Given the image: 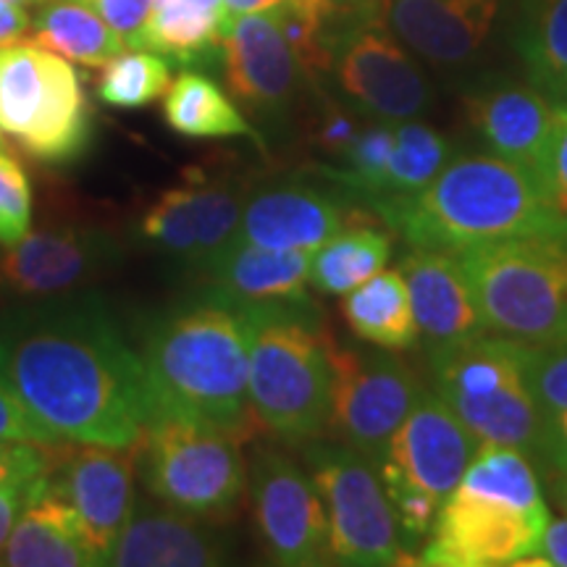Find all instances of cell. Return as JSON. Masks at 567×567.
I'll use <instances>...</instances> for the list:
<instances>
[{"mask_svg":"<svg viewBox=\"0 0 567 567\" xmlns=\"http://www.w3.org/2000/svg\"><path fill=\"white\" fill-rule=\"evenodd\" d=\"M0 375L74 444L130 446L155 415L142 358L101 295L30 297L0 310Z\"/></svg>","mask_w":567,"mask_h":567,"instance_id":"cell-1","label":"cell"},{"mask_svg":"<svg viewBox=\"0 0 567 567\" xmlns=\"http://www.w3.org/2000/svg\"><path fill=\"white\" fill-rule=\"evenodd\" d=\"M371 210L421 250L463 252L499 239L567 234L542 176L494 153L452 155L415 195Z\"/></svg>","mask_w":567,"mask_h":567,"instance_id":"cell-2","label":"cell"},{"mask_svg":"<svg viewBox=\"0 0 567 567\" xmlns=\"http://www.w3.org/2000/svg\"><path fill=\"white\" fill-rule=\"evenodd\" d=\"M155 415L193 417L247 436V326L237 302L208 289L200 300L168 310L142 347Z\"/></svg>","mask_w":567,"mask_h":567,"instance_id":"cell-3","label":"cell"},{"mask_svg":"<svg viewBox=\"0 0 567 567\" xmlns=\"http://www.w3.org/2000/svg\"><path fill=\"white\" fill-rule=\"evenodd\" d=\"M234 302V300H231ZM247 326V394L252 421L287 446H302L329 425L334 337L308 295L237 302Z\"/></svg>","mask_w":567,"mask_h":567,"instance_id":"cell-4","label":"cell"},{"mask_svg":"<svg viewBox=\"0 0 567 567\" xmlns=\"http://www.w3.org/2000/svg\"><path fill=\"white\" fill-rule=\"evenodd\" d=\"M434 392L478 446H513L547 471L551 417L530 384V344L486 334L429 352Z\"/></svg>","mask_w":567,"mask_h":567,"instance_id":"cell-5","label":"cell"},{"mask_svg":"<svg viewBox=\"0 0 567 567\" xmlns=\"http://www.w3.org/2000/svg\"><path fill=\"white\" fill-rule=\"evenodd\" d=\"M457 255L486 331L526 344L567 339V234L499 239Z\"/></svg>","mask_w":567,"mask_h":567,"instance_id":"cell-6","label":"cell"},{"mask_svg":"<svg viewBox=\"0 0 567 567\" xmlns=\"http://www.w3.org/2000/svg\"><path fill=\"white\" fill-rule=\"evenodd\" d=\"M0 130L34 161L82 158L92 111L76 69L32 40L0 48Z\"/></svg>","mask_w":567,"mask_h":567,"instance_id":"cell-7","label":"cell"},{"mask_svg":"<svg viewBox=\"0 0 567 567\" xmlns=\"http://www.w3.org/2000/svg\"><path fill=\"white\" fill-rule=\"evenodd\" d=\"M243 434L193 417L158 415L140 436L147 492L182 513L221 520L243 502Z\"/></svg>","mask_w":567,"mask_h":567,"instance_id":"cell-8","label":"cell"},{"mask_svg":"<svg viewBox=\"0 0 567 567\" xmlns=\"http://www.w3.org/2000/svg\"><path fill=\"white\" fill-rule=\"evenodd\" d=\"M302 460L329 517L331 557L339 565L389 567L410 563L394 507L371 457L342 442L302 444Z\"/></svg>","mask_w":567,"mask_h":567,"instance_id":"cell-9","label":"cell"},{"mask_svg":"<svg viewBox=\"0 0 567 567\" xmlns=\"http://www.w3.org/2000/svg\"><path fill=\"white\" fill-rule=\"evenodd\" d=\"M331 413L326 431L375 465L421 396L417 373L392 350L331 342Z\"/></svg>","mask_w":567,"mask_h":567,"instance_id":"cell-10","label":"cell"},{"mask_svg":"<svg viewBox=\"0 0 567 567\" xmlns=\"http://www.w3.org/2000/svg\"><path fill=\"white\" fill-rule=\"evenodd\" d=\"M252 520L274 565L316 567L334 563L329 517L313 478L274 444H258L247 465Z\"/></svg>","mask_w":567,"mask_h":567,"instance_id":"cell-11","label":"cell"},{"mask_svg":"<svg viewBox=\"0 0 567 567\" xmlns=\"http://www.w3.org/2000/svg\"><path fill=\"white\" fill-rule=\"evenodd\" d=\"M329 51V71L337 76L339 90L368 116L394 124L410 122L434 101L413 55L373 13L331 32Z\"/></svg>","mask_w":567,"mask_h":567,"instance_id":"cell-12","label":"cell"},{"mask_svg":"<svg viewBox=\"0 0 567 567\" xmlns=\"http://www.w3.org/2000/svg\"><path fill=\"white\" fill-rule=\"evenodd\" d=\"M140 442L130 446H59L51 467V488L66 499L101 565H111L118 538L134 513V471Z\"/></svg>","mask_w":567,"mask_h":567,"instance_id":"cell-13","label":"cell"},{"mask_svg":"<svg viewBox=\"0 0 567 567\" xmlns=\"http://www.w3.org/2000/svg\"><path fill=\"white\" fill-rule=\"evenodd\" d=\"M547 523L481 496L452 492L439 509L429 542L417 551L425 567H502L536 555Z\"/></svg>","mask_w":567,"mask_h":567,"instance_id":"cell-14","label":"cell"},{"mask_svg":"<svg viewBox=\"0 0 567 567\" xmlns=\"http://www.w3.org/2000/svg\"><path fill=\"white\" fill-rule=\"evenodd\" d=\"M124 245L97 226L27 234L0 255V289L19 297L66 295L124 264Z\"/></svg>","mask_w":567,"mask_h":567,"instance_id":"cell-15","label":"cell"},{"mask_svg":"<svg viewBox=\"0 0 567 567\" xmlns=\"http://www.w3.org/2000/svg\"><path fill=\"white\" fill-rule=\"evenodd\" d=\"M476 452V436L455 410L436 392L423 389L379 460V473L384 481H402L444 502L463 481Z\"/></svg>","mask_w":567,"mask_h":567,"instance_id":"cell-16","label":"cell"},{"mask_svg":"<svg viewBox=\"0 0 567 567\" xmlns=\"http://www.w3.org/2000/svg\"><path fill=\"white\" fill-rule=\"evenodd\" d=\"M363 210H350L339 195L308 179H274L250 187L243 221L234 243L274 247V250H310L347 226L360 224Z\"/></svg>","mask_w":567,"mask_h":567,"instance_id":"cell-17","label":"cell"},{"mask_svg":"<svg viewBox=\"0 0 567 567\" xmlns=\"http://www.w3.org/2000/svg\"><path fill=\"white\" fill-rule=\"evenodd\" d=\"M224 80L239 103L260 116H281L305 74L271 11L245 13L226 24Z\"/></svg>","mask_w":567,"mask_h":567,"instance_id":"cell-18","label":"cell"},{"mask_svg":"<svg viewBox=\"0 0 567 567\" xmlns=\"http://www.w3.org/2000/svg\"><path fill=\"white\" fill-rule=\"evenodd\" d=\"M373 17L402 45L436 63L463 66L484 51L499 0H371Z\"/></svg>","mask_w":567,"mask_h":567,"instance_id":"cell-19","label":"cell"},{"mask_svg":"<svg viewBox=\"0 0 567 567\" xmlns=\"http://www.w3.org/2000/svg\"><path fill=\"white\" fill-rule=\"evenodd\" d=\"M425 350L486 334L476 297L457 252L413 247L400 264Z\"/></svg>","mask_w":567,"mask_h":567,"instance_id":"cell-20","label":"cell"},{"mask_svg":"<svg viewBox=\"0 0 567 567\" xmlns=\"http://www.w3.org/2000/svg\"><path fill=\"white\" fill-rule=\"evenodd\" d=\"M467 122L486 151L542 176L555 103L534 84L494 82L465 97Z\"/></svg>","mask_w":567,"mask_h":567,"instance_id":"cell-21","label":"cell"},{"mask_svg":"<svg viewBox=\"0 0 567 567\" xmlns=\"http://www.w3.org/2000/svg\"><path fill=\"white\" fill-rule=\"evenodd\" d=\"M231 555L229 538L210 517L142 502L126 523L111 565L122 567H210Z\"/></svg>","mask_w":567,"mask_h":567,"instance_id":"cell-22","label":"cell"},{"mask_svg":"<svg viewBox=\"0 0 567 567\" xmlns=\"http://www.w3.org/2000/svg\"><path fill=\"white\" fill-rule=\"evenodd\" d=\"M0 565L11 567H97L95 549L80 517L51 488V476L32 481L30 502L11 530Z\"/></svg>","mask_w":567,"mask_h":567,"instance_id":"cell-23","label":"cell"},{"mask_svg":"<svg viewBox=\"0 0 567 567\" xmlns=\"http://www.w3.org/2000/svg\"><path fill=\"white\" fill-rule=\"evenodd\" d=\"M310 250H274V247L231 243L205 271L213 292L234 302H268L308 295Z\"/></svg>","mask_w":567,"mask_h":567,"instance_id":"cell-24","label":"cell"},{"mask_svg":"<svg viewBox=\"0 0 567 567\" xmlns=\"http://www.w3.org/2000/svg\"><path fill=\"white\" fill-rule=\"evenodd\" d=\"M224 32V0H153L137 51H153L179 66H195L221 55Z\"/></svg>","mask_w":567,"mask_h":567,"instance_id":"cell-25","label":"cell"},{"mask_svg":"<svg viewBox=\"0 0 567 567\" xmlns=\"http://www.w3.org/2000/svg\"><path fill=\"white\" fill-rule=\"evenodd\" d=\"M342 316L360 342L384 350H410L417 344V323L405 276L379 271L344 295Z\"/></svg>","mask_w":567,"mask_h":567,"instance_id":"cell-26","label":"cell"},{"mask_svg":"<svg viewBox=\"0 0 567 567\" xmlns=\"http://www.w3.org/2000/svg\"><path fill=\"white\" fill-rule=\"evenodd\" d=\"M27 40L92 69L105 66L126 48V42L80 0H45L34 6Z\"/></svg>","mask_w":567,"mask_h":567,"instance_id":"cell-27","label":"cell"},{"mask_svg":"<svg viewBox=\"0 0 567 567\" xmlns=\"http://www.w3.org/2000/svg\"><path fill=\"white\" fill-rule=\"evenodd\" d=\"M163 116L176 134L189 140H229L247 137L264 145L260 134L229 101V95L208 76L184 71L168 84L163 97Z\"/></svg>","mask_w":567,"mask_h":567,"instance_id":"cell-28","label":"cell"},{"mask_svg":"<svg viewBox=\"0 0 567 567\" xmlns=\"http://www.w3.org/2000/svg\"><path fill=\"white\" fill-rule=\"evenodd\" d=\"M457 492L505 505L538 523H549L536 463L513 446H478Z\"/></svg>","mask_w":567,"mask_h":567,"instance_id":"cell-29","label":"cell"},{"mask_svg":"<svg viewBox=\"0 0 567 567\" xmlns=\"http://www.w3.org/2000/svg\"><path fill=\"white\" fill-rule=\"evenodd\" d=\"M392 258V237L371 221L342 229L313 252L310 284L323 295H347L384 271Z\"/></svg>","mask_w":567,"mask_h":567,"instance_id":"cell-30","label":"cell"},{"mask_svg":"<svg viewBox=\"0 0 567 567\" xmlns=\"http://www.w3.org/2000/svg\"><path fill=\"white\" fill-rule=\"evenodd\" d=\"M517 51L530 84L549 101H567V0H526Z\"/></svg>","mask_w":567,"mask_h":567,"instance_id":"cell-31","label":"cell"},{"mask_svg":"<svg viewBox=\"0 0 567 567\" xmlns=\"http://www.w3.org/2000/svg\"><path fill=\"white\" fill-rule=\"evenodd\" d=\"M193 182L195 229H197V258L195 271L205 274L213 260L237 239L243 210L250 195V179L245 176H208L189 172Z\"/></svg>","mask_w":567,"mask_h":567,"instance_id":"cell-32","label":"cell"},{"mask_svg":"<svg viewBox=\"0 0 567 567\" xmlns=\"http://www.w3.org/2000/svg\"><path fill=\"white\" fill-rule=\"evenodd\" d=\"M455 155L452 142L436 132L434 126L415 122H396L394 130V151L389 158L384 176H381L379 189L365 205L400 200V197L415 195L434 176L442 172L446 163Z\"/></svg>","mask_w":567,"mask_h":567,"instance_id":"cell-33","label":"cell"},{"mask_svg":"<svg viewBox=\"0 0 567 567\" xmlns=\"http://www.w3.org/2000/svg\"><path fill=\"white\" fill-rule=\"evenodd\" d=\"M140 243L153 247L176 260L189 271H195L197 258V229H195V205L193 182L166 189L151 208L142 213L137 221Z\"/></svg>","mask_w":567,"mask_h":567,"instance_id":"cell-34","label":"cell"},{"mask_svg":"<svg viewBox=\"0 0 567 567\" xmlns=\"http://www.w3.org/2000/svg\"><path fill=\"white\" fill-rule=\"evenodd\" d=\"M172 66L153 51L118 53L103 66L97 97L113 109H142L166 95Z\"/></svg>","mask_w":567,"mask_h":567,"instance_id":"cell-35","label":"cell"},{"mask_svg":"<svg viewBox=\"0 0 567 567\" xmlns=\"http://www.w3.org/2000/svg\"><path fill=\"white\" fill-rule=\"evenodd\" d=\"M32 187L21 163L0 151V245L13 247L30 234Z\"/></svg>","mask_w":567,"mask_h":567,"instance_id":"cell-36","label":"cell"},{"mask_svg":"<svg viewBox=\"0 0 567 567\" xmlns=\"http://www.w3.org/2000/svg\"><path fill=\"white\" fill-rule=\"evenodd\" d=\"M530 384L544 413L555 417L567 410V339L530 344Z\"/></svg>","mask_w":567,"mask_h":567,"instance_id":"cell-37","label":"cell"},{"mask_svg":"<svg viewBox=\"0 0 567 567\" xmlns=\"http://www.w3.org/2000/svg\"><path fill=\"white\" fill-rule=\"evenodd\" d=\"M0 442H27V444H42L55 446L63 444L51 425H45L38 415L32 413L21 396L13 392L9 381L0 375Z\"/></svg>","mask_w":567,"mask_h":567,"instance_id":"cell-38","label":"cell"},{"mask_svg":"<svg viewBox=\"0 0 567 567\" xmlns=\"http://www.w3.org/2000/svg\"><path fill=\"white\" fill-rule=\"evenodd\" d=\"M542 182L559 218L567 224V101L555 103V124H551Z\"/></svg>","mask_w":567,"mask_h":567,"instance_id":"cell-39","label":"cell"},{"mask_svg":"<svg viewBox=\"0 0 567 567\" xmlns=\"http://www.w3.org/2000/svg\"><path fill=\"white\" fill-rule=\"evenodd\" d=\"M80 3L90 6L126 42V48H140L153 0H80Z\"/></svg>","mask_w":567,"mask_h":567,"instance_id":"cell-40","label":"cell"},{"mask_svg":"<svg viewBox=\"0 0 567 567\" xmlns=\"http://www.w3.org/2000/svg\"><path fill=\"white\" fill-rule=\"evenodd\" d=\"M55 446L27 444V442H0V484L6 481H34L51 473L55 460Z\"/></svg>","mask_w":567,"mask_h":567,"instance_id":"cell-41","label":"cell"},{"mask_svg":"<svg viewBox=\"0 0 567 567\" xmlns=\"http://www.w3.org/2000/svg\"><path fill=\"white\" fill-rule=\"evenodd\" d=\"M358 132L360 122L354 118V113L337 109V105H329L321 116V122H318V130L313 132V145L326 155V158L339 163L344 158V153L350 151Z\"/></svg>","mask_w":567,"mask_h":567,"instance_id":"cell-42","label":"cell"},{"mask_svg":"<svg viewBox=\"0 0 567 567\" xmlns=\"http://www.w3.org/2000/svg\"><path fill=\"white\" fill-rule=\"evenodd\" d=\"M30 492L32 481H6V484H0V559H3L6 544H9L21 509L30 502Z\"/></svg>","mask_w":567,"mask_h":567,"instance_id":"cell-43","label":"cell"},{"mask_svg":"<svg viewBox=\"0 0 567 567\" xmlns=\"http://www.w3.org/2000/svg\"><path fill=\"white\" fill-rule=\"evenodd\" d=\"M536 555L547 559L549 567H567V517H559V520H551L549 517L547 528H544L542 538H538Z\"/></svg>","mask_w":567,"mask_h":567,"instance_id":"cell-44","label":"cell"},{"mask_svg":"<svg viewBox=\"0 0 567 567\" xmlns=\"http://www.w3.org/2000/svg\"><path fill=\"white\" fill-rule=\"evenodd\" d=\"M295 3V0H224V11H226V24L231 19L245 17V13H266V11H276L281 6Z\"/></svg>","mask_w":567,"mask_h":567,"instance_id":"cell-45","label":"cell"},{"mask_svg":"<svg viewBox=\"0 0 567 567\" xmlns=\"http://www.w3.org/2000/svg\"><path fill=\"white\" fill-rule=\"evenodd\" d=\"M551 478H555V481H551V492H555L557 505L567 513V471L565 473H555V476H551Z\"/></svg>","mask_w":567,"mask_h":567,"instance_id":"cell-46","label":"cell"},{"mask_svg":"<svg viewBox=\"0 0 567 567\" xmlns=\"http://www.w3.org/2000/svg\"><path fill=\"white\" fill-rule=\"evenodd\" d=\"M11 3H19V6H24V9H34V6H40V3H45V0H11Z\"/></svg>","mask_w":567,"mask_h":567,"instance_id":"cell-47","label":"cell"},{"mask_svg":"<svg viewBox=\"0 0 567 567\" xmlns=\"http://www.w3.org/2000/svg\"><path fill=\"white\" fill-rule=\"evenodd\" d=\"M0 151H6V145H3V130H0Z\"/></svg>","mask_w":567,"mask_h":567,"instance_id":"cell-48","label":"cell"}]
</instances>
